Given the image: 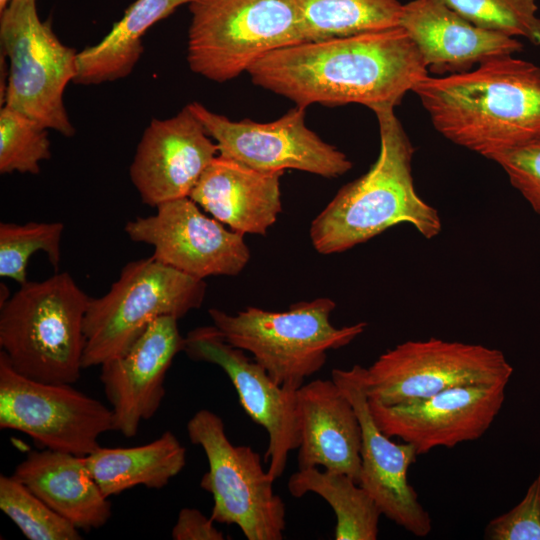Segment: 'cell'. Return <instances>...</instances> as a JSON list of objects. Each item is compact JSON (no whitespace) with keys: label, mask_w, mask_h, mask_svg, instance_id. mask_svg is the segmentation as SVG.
<instances>
[{"label":"cell","mask_w":540,"mask_h":540,"mask_svg":"<svg viewBox=\"0 0 540 540\" xmlns=\"http://www.w3.org/2000/svg\"><path fill=\"white\" fill-rule=\"evenodd\" d=\"M248 73L252 82L305 108L356 103L373 112L394 109L428 75L401 26L270 52Z\"/></svg>","instance_id":"cell-1"},{"label":"cell","mask_w":540,"mask_h":540,"mask_svg":"<svg viewBox=\"0 0 540 540\" xmlns=\"http://www.w3.org/2000/svg\"><path fill=\"white\" fill-rule=\"evenodd\" d=\"M435 129L487 159L540 137V67L513 55L412 89Z\"/></svg>","instance_id":"cell-2"},{"label":"cell","mask_w":540,"mask_h":540,"mask_svg":"<svg viewBox=\"0 0 540 540\" xmlns=\"http://www.w3.org/2000/svg\"><path fill=\"white\" fill-rule=\"evenodd\" d=\"M374 113L380 135L377 160L344 185L310 225L312 245L320 254L344 252L398 224L411 225L426 239L441 232L438 211L415 189V149L394 109Z\"/></svg>","instance_id":"cell-3"},{"label":"cell","mask_w":540,"mask_h":540,"mask_svg":"<svg viewBox=\"0 0 540 540\" xmlns=\"http://www.w3.org/2000/svg\"><path fill=\"white\" fill-rule=\"evenodd\" d=\"M89 301L67 272L20 285L0 304V347L11 367L37 381L74 384Z\"/></svg>","instance_id":"cell-4"},{"label":"cell","mask_w":540,"mask_h":540,"mask_svg":"<svg viewBox=\"0 0 540 540\" xmlns=\"http://www.w3.org/2000/svg\"><path fill=\"white\" fill-rule=\"evenodd\" d=\"M335 302L327 297L299 301L282 312L247 307L237 314L211 308L213 325L232 346L250 352L279 386L298 390L318 372L327 352L351 343L367 323L335 327Z\"/></svg>","instance_id":"cell-5"},{"label":"cell","mask_w":540,"mask_h":540,"mask_svg":"<svg viewBox=\"0 0 540 540\" xmlns=\"http://www.w3.org/2000/svg\"><path fill=\"white\" fill-rule=\"evenodd\" d=\"M187 61L209 80L226 82L272 51L308 42L296 0H191Z\"/></svg>","instance_id":"cell-6"},{"label":"cell","mask_w":540,"mask_h":540,"mask_svg":"<svg viewBox=\"0 0 540 540\" xmlns=\"http://www.w3.org/2000/svg\"><path fill=\"white\" fill-rule=\"evenodd\" d=\"M206 283L154 257L130 261L110 290L90 298L84 319L83 369L125 353L148 325L201 307Z\"/></svg>","instance_id":"cell-7"},{"label":"cell","mask_w":540,"mask_h":540,"mask_svg":"<svg viewBox=\"0 0 540 540\" xmlns=\"http://www.w3.org/2000/svg\"><path fill=\"white\" fill-rule=\"evenodd\" d=\"M0 15L1 54L9 60L1 102L73 136L63 94L75 77L78 52L58 39L50 20H41L36 0H11Z\"/></svg>","instance_id":"cell-8"},{"label":"cell","mask_w":540,"mask_h":540,"mask_svg":"<svg viewBox=\"0 0 540 540\" xmlns=\"http://www.w3.org/2000/svg\"><path fill=\"white\" fill-rule=\"evenodd\" d=\"M187 435L208 460L200 487L213 498L211 519L235 524L248 540H281L286 528V506L274 492L272 475L250 446L233 445L222 418L198 410L187 422Z\"/></svg>","instance_id":"cell-9"},{"label":"cell","mask_w":540,"mask_h":540,"mask_svg":"<svg viewBox=\"0 0 540 540\" xmlns=\"http://www.w3.org/2000/svg\"><path fill=\"white\" fill-rule=\"evenodd\" d=\"M370 401L395 405L467 385L508 383L513 368L502 351L429 338L387 350L369 367L355 365Z\"/></svg>","instance_id":"cell-10"},{"label":"cell","mask_w":540,"mask_h":540,"mask_svg":"<svg viewBox=\"0 0 540 540\" xmlns=\"http://www.w3.org/2000/svg\"><path fill=\"white\" fill-rule=\"evenodd\" d=\"M0 428L17 430L40 446L87 456L114 431L111 408L72 387L16 372L0 352Z\"/></svg>","instance_id":"cell-11"},{"label":"cell","mask_w":540,"mask_h":540,"mask_svg":"<svg viewBox=\"0 0 540 540\" xmlns=\"http://www.w3.org/2000/svg\"><path fill=\"white\" fill-rule=\"evenodd\" d=\"M189 106L223 157L262 171L295 169L325 178L352 168L346 154L306 126L305 108L296 106L275 121L259 123L232 121L196 101Z\"/></svg>","instance_id":"cell-12"},{"label":"cell","mask_w":540,"mask_h":540,"mask_svg":"<svg viewBox=\"0 0 540 540\" xmlns=\"http://www.w3.org/2000/svg\"><path fill=\"white\" fill-rule=\"evenodd\" d=\"M124 231L152 246L156 260L202 280L238 275L250 259L244 234L206 216L189 197L159 204L155 214L128 221Z\"/></svg>","instance_id":"cell-13"},{"label":"cell","mask_w":540,"mask_h":540,"mask_svg":"<svg viewBox=\"0 0 540 540\" xmlns=\"http://www.w3.org/2000/svg\"><path fill=\"white\" fill-rule=\"evenodd\" d=\"M183 351L190 359L215 364L227 374L246 414L266 430L264 461L272 477H280L289 453L300 444L297 390L276 384L264 367L229 344L214 325L191 330L184 337Z\"/></svg>","instance_id":"cell-14"},{"label":"cell","mask_w":540,"mask_h":540,"mask_svg":"<svg viewBox=\"0 0 540 540\" xmlns=\"http://www.w3.org/2000/svg\"><path fill=\"white\" fill-rule=\"evenodd\" d=\"M506 383L454 387L430 397L383 405L370 401L380 430L414 446L418 455L479 439L505 400Z\"/></svg>","instance_id":"cell-15"},{"label":"cell","mask_w":540,"mask_h":540,"mask_svg":"<svg viewBox=\"0 0 540 540\" xmlns=\"http://www.w3.org/2000/svg\"><path fill=\"white\" fill-rule=\"evenodd\" d=\"M332 380L353 404L362 428L359 484L383 515L418 537L432 530V520L408 482L409 467L419 456L413 445L395 443L375 423L355 365L333 369Z\"/></svg>","instance_id":"cell-16"},{"label":"cell","mask_w":540,"mask_h":540,"mask_svg":"<svg viewBox=\"0 0 540 540\" xmlns=\"http://www.w3.org/2000/svg\"><path fill=\"white\" fill-rule=\"evenodd\" d=\"M217 153V144L188 104L173 117L150 122L130 165V179L142 202L156 208L189 197Z\"/></svg>","instance_id":"cell-17"},{"label":"cell","mask_w":540,"mask_h":540,"mask_svg":"<svg viewBox=\"0 0 540 540\" xmlns=\"http://www.w3.org/2000/svg\"><path fill=\"white\" fill-rule=\"evenodd\" d=\"M177 321L172 316L155 319L125 353L100 365L114 431L125 437L135 436L161 405L167 371L184 349Z\"/></svg>","instance_id":"cell-18"},{"label":"cell","mask_w":540,"mask_h":540,"mask_svg":"<svg viewBox=\"0 0 540 540\" xmlns=\"http://www.w3.org/2000/svg\"><path fill=\"white\" fill-rule=\"evenodd\" d=\"M400 26L416 45L427 70L440 75L467 72L523 49L517 38L478 27L439 0L403 4Z\"/></svg>","instance_id":"cell-19"},{"label":"cell","mask_w":540,"mask_h":540,"mask_svg":"<svg viewBox=\"0 0 540 540\" xmlns=\"http://www.w3.org/2000/svg\"><path fill=\"white\" fill-rule=\"evenodd\" d=\"M297 404L298 468L322 466L359 484L362 428L351 401L332 379H316L297 390Z\"/></svg>","instance_id":"cell-20"},{"label":"cell","mask_w":540,"mask_h":540,"mask_svg":"<svg viewBox=\"0 0 540 540\" xmlns=\"http://www.w3.org/2000/svg\"><path fill=\"white\" fill-rule=\"evenodd\" d=\"M284 171H262L217 155L189 198L214 219L242 234L265 235L282 211Z\"/></svg>","instance_id":"cell-21"},{"label":"cell","mask_w":540,"mask_h":540,"mask_svg":"<svg viewBox=\"0 0 540 540\" xmlns=\"http://www.w3.org/2000/svg\"><path fill=\"white\" fill-rule=\"evenodd\" d=\"M13 476L79 530L99 529L111 517L110 501L83 456L34 450L17 465Z\"/></svg>","instance_id":"cell-22"},{"label":"cell","mask_w":540,"mask_h":540,"mask_svg":"<svg viewBox=\"0 0 540 540\" xmlns=\"http://www.w3.org/2000/svg\"><path fill=\"white\" fill-rule=\"evenodd\" d=\"M191 0H135L96 45L77 53L73 83L96 85L127 77L143 53L142 37Z\"/></svg>","instance_id":"cell-23"},{"label":"cell","mask_w":540,"mask_h":540,"mask_svg":"<svg viewBox=\"0 0 540 540\" xmlns=\"http://www.w3.org/2000/svg\"><path fill=\"white\" fill-rule=\"evenodd\" d=\"M103 494L109 498L138 485L161 489L186 465V449L166 431L150 443L134 447H98L85 456Z\"/></svg>","instance_id":"cell-24"},{"label":"cell","mask_w":540,"mask_h":540,"mask_svg":"<svg viewBox=\"0 0 540 540\" xmlns=\"http://www.w3.org/2000/svg\"><path fill=\"white\" fill-rule=\"evenodd\" d=\"M290 494L311 492L327 501L336 515L335 540H375L382 512L371 495L350 476L317 467L298 469L288 481Z\"/></svg>","instance_id":"cell-25"},{"label":"cell","mask_w":540,"mask_h":540,"mask_svg":"<svg viewBox=\"0 0 540 540\" xmlns=\"http://www.w3.org/2000/svg\"><path fill=\"white\" fill-rule=\"evenodd\" d=\"M310 41L400 26L398 0H296Z\"/></svg>","instance_id":"cell-26"},{"label":"cell","mask_w":540,"mask_h":540,"mask_svg":"<svg viewBox=\"0 0 540 540\" xmlns=\"http://www.w3.org/2000/svg\"><path fill=\"white\" fill-rule=\"evenodd\" d=\"M0 509L29 540H79V529L13 475L0 476Z\"/></svg>","instance_id":"cell-27"},{"label":"cell","mask_w":540,"mask_h":540,"mask_svg":"<svg viewBox=\"0 0 540 540\" xmlns=\"http://www.w3.org/2000/svg\"><path fill=\"white\" fill-rule=\"evenodd\" d=\"M61 222L0 223V276L20 285L26 283L27 265L37 251H44L51 265L58 268L61 259Z\"/></svg>","instance_id":"cell-28"},{"label":"cell","mask_w":540,"mask_h":540,"mask_svg":"<svg viewBox=\"0 0 540 540\" xmlns=\"http://www.w3.org/2000/svg\"><path fill=\"white\" fill-rule=\"evenodd\" d=\"M48 128L20 111L0 109V173L38 174L51 157Z\"/></svg>","instance_id":"cell-29"},{"label":"cell","mask_w":540,"mask_h":540,"mask_svg":"<svg viewBox=\"0 0 540 540\" xmlns=\"http://www.w3.org/2000/svg\"><path fill=\"white\" fill-rule=\"evenodd\" d=\"M474 25L540 45L536 0H439Z\"/></svg>","instance_id":"cell-30"},{"label":"cell","mask_w":540,"mask_h":540,"mask_svg":"<svg viewBox=\"0 0 540 540\" xmlns=\"http://www.w3.org/2000/svg\"><path fill=\"white\" fill-rule=\"evenodd\" d=\"M484 538L540 540V472L520 503L487 524Z\"/></svg>","instance_id":"cell-31"},{"label":"cell","mask_w":540,"mask_h":540,"mask_svg":"<svg viewBox=\"0 0 540 540\" xmlns=\"http://www.w3.org/2000/svg\"><path fill=\"white\" fill-rule=\"evenodd\" d=\"M491 160L505 171L511 185L540 215V137Z\"/></svg>","instance_id":"cell-32"},{"label":"cell","mask_w":540,"mask_h":540,"mask_svg":"<svg viewBox=\"0 0 540 540\" xmlns=\"http://www.w3.org/2000/svg\"><path fill=\"white\" fill-rule=\"evenodd\" d=\"M174 540H224L225 535L214 526L211 517H206L195 508H183L179 511L171 531Z\"/></svg>","instance_id":"cell-33"},{"label":"cell","mask_w":540,"mask_h":540,"mask_svg":"<svg viewBox=\"0 0 540 540\" xmlns=\"http://www.w3.org/2000/svg\"><path fill=\"white\" fill-rule=\"evenodd\" d=\"M11 0H0V13L5 10Z\"/></svg>","instance_id":"cell-34"}]
</instances>
